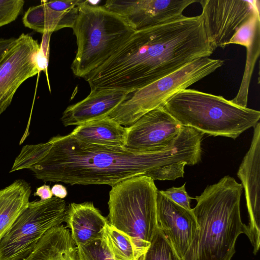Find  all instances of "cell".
Segmentation results:
<instances>
[{
    "label": "cell",
    "mask_w": 260,
    "mask_h": 260,
    "mask_svg": "<svg viewBox=\"0 0 260 260\" xmlns=\"http://www.w3.org/2000/svg\"><path fill=\"white\" fill-rule=\"evenodd\" d=\"M127 127L106 117L78 125L70 134L87 143L125 147Z\"/></svg>",
    "instance_id": "obj_19"
},
{
    "label": "cell",
    "mask_w": 260,
    "mask_h": 260,
    "mask_svg": "<svg viewBox=\"0 0 260 260\" xmlns=\"http://www.w3.org/2000/svg\"><path fill=\"white\" fill-rule=\"evenodd\" d=\"M78 13V5L71 10L62 12L52 7L49 1L29 7L22 17L23 25L43 34L73 26Z\"/></svg>",
    "instance_id": "obj_18"
},
{
    "label": "cell",
    "mask_w": 260,
    "mask_h": 260,
    "mask_svg": "<svg viewBox=\"0 0 260 260\" xmlns=\"http://www.w3.org/2000/svg\"><path fill=\"white\" fill-rule=\"evenodd\" d=\"M40 44L29 34L16 38L0 61V115L10 105L19 86L41 71Z\"/></svg>",
    "instance_id": "obj_10"
},
{
    "label": "cell",
    "mask_w": 260,
    "mask_h": 260,
    "mask_svg": "<svg viewBox=\"0 0 260 260\" xmlns=\"http://www.w3.org/2000/svg\"><path fill=\"white\" fill-rule=\"evenodd\" d=\"M199 3L206 34L214 51L229 45L240 27L259 14V1L199 0Z\"/></svg>",
    "instance_id": "obj_9"
},
{
    "label": "cell",
    "mask_w": 260,
    "mask_h": 260,
    "mask_svg": "<svg viewBox=\"0 0 260 260\" xmlns=\"http://www.w3.org/2000/svg\"><path fill=\"white\" fill-rule=\"evenodd\" d=\"M241 183L229 175L208 186L191 209L198 231L182 260H231L241 234L247 235L240 213Z\"/></svg>",
    "instance_id": "obj_3"
},
{
    "label": "cell",
    "mask_w": 260,
    "mask_h": 260,
    "mask_svg": "<svg viewBox=\"0 0 260 260\" xmlns=\"http://www.w3.org/2000/svg\"><path fill=\"white\" fill-rule=\"evenodd\" d=\"M157 191L151 178L140 175L114 185L109 192V224L129 237L138 259L157 229Z\"/></svg>",
    "instance_id": "obj_6"
},
{
    "label": "cell",
    "mask_w": 260,
    "mask_h": 260,
    "mask_svg": "<svg viewBox=\"0 0 260 260\" xmlns=\"http://www.w3.org/2000/svg\"><path fill=\"white\" fill-rule=\"evenodd\" d=\"M185 185V183L179 187H173L160 191L173 202L187 210H191L190 203L192 198L186 192Z\"/></svg>",
    "instance_id": "obj_28"
},
{
    "label": "cell",
    "mask_w": 260,
    "mask_h": 260,
    "mask_svg": "<svg viewBox=\"0 0 260 260\" xmlns=\"http://www.w3.org/2000/svg\"><path fill=\"white\" fill-rule=\"evenodd\" d=\"M24 3L23 0H0V27L15 21Z\"/></svg>",
    "instance_id": "obj_27"
},
{
    "label": "cell",
    "mask_w": 260,
    "mask_h": 260,
    "mask_svg": "<svg viewBox=\"0 0 260 260\" xmlns=\"http://www.w3.org/2000/svg\"><path fill=\"white\" fill-rule=\"evenodd\" d=\"M76 248L78 260H114L103 238Z\"/></svg>",
    "instance_id": "obj_25"
},
{
    "label": "cell",
    "mask_w": 260,
    "mask_h": 260,
    "mask_svg": "<svg viewBox=\"0 0 260 260\" xmlns=\"http://www.w3.org/2000/svg\"><path fill=\"white\" fill-rule=\"evenodd\" d=\"M182 127L164 107L155 109L127 127L125 147L144 152L162 150L173 143Z\"/></svg>",
    "instance_id": "obj_12"
},
{
    "label": "cell",
    "mask_w": 260,
    "mask_h": 260,
    "mask_svg": "<svg viewBox=\"0 0 260 260\" xmlns=\"http://www.w3.org/2000/svg\"><path fill=\"white\" fill-rule=\"evenodd\" d=\"M34 196L40 197L41 200L42 201L48 200L53 197L50 186L47 185H43L37 188Z\"/></svg>",
    "instance_id": "obj_29"
},
{
    "label": "cell",
    "mask_w": 260,
    "mask_h": 260,
    "mask_svg": "<svg viewBox=\"0 0 260 260\" xmlns=\"http://www.w3.org/2000/svg\"><path fill=\"white\" fill-rule=\"evenodd\" d=\"M52 144L46 143L23 146L16 157L10 173L23 169H29L47 155Z\"/></svg>",
    "instance_id": "obj_24"
},
{
    "label": "cell",
    "mask_w": 260,
    "mask_h": 260,
    "mask_svg": "<svg viewBox=\"0 0 260 260\" xmlns=\"http://www.w3.org/2000/svg\"><path fill=\"white\" fill-rule=\"evenodd\" d=\"M103 239L114 260H138L128 236L108 224Z\"/></svg>",
    "instance_id": "obj_22"
},
{
    "label": "cell",
    "mask_w": 260,
    "mask_h": 260,
    "mask_svg": "<svg viewBox=\"0 0 260 260\" xmlns=\"http://www.w3.org/2000/svg\"><path fill=\"white\" fill-rule=\"evenodd\" d=\"M185 162H178L160 166L146 172L145 175L154 180H175L183 177Z\"/></svg>",
    "instance_id": "obj_26"
},
{
    "label": "cell",
    "mask_w": 260,
    "mask_h": 260,
    "mask_svg": "<svg viewBox=\"0 0 260 260\" xmlns=\"http://www.w3.org/2000/svg\"><path fill=\"white\" fill-rule=\"evenodd\" d=\"M66 204L52 197L29 202L0 240V260H23L44 234L64 222Z\"/></svg>",
    "instance_id": "obj_8"
},
{
    "label": "cell",
    "mask_w": 260,
    "mask_h": 260,
    "mask_svg": "<svg viewBox=\"0 0 260 260\" xmlns=\"http://www.w3.org/2000/svg\"><path fill=\"white\" fill-rule=\"evenodd\" d=\"M214 50L201 15L135 31L105 62L84 78L90 90L131 92Z\"/></svg>",
    "instance_id": "obj_1"
},
{
    "label": "cell",
    "mask_w": 260,
    "mask_h": 260,
    "mask_svg": "<svg viewBox=\"0 0 260 260\" xmlns=\"http://www.w3.org/2000/svg\"><path fill=\"white\" fill-rule=\"evenodd\" d=\"M51 190L54 197L60 199H64L68 194L66 188L60 184L54 185L51 189Z\"/></svg>",
    "instance_id": "obj_31"
},
{
    "label": "cell",
    "mask_w": 260,
    "mask_h": 260,
    "mask_svg": "<svg viewBox=\"0 0 260 260\" xmlns=\"http://www.w3.org/2000/svg\"><path fill=\"white\" fill-rule=\"evenodd\" d=\"M199 0H109L104 7L122 17L135 31L183 18L184 10Z\"/></svg>",
    "instance_id": "obj_11"
},
{
    "label": "cell",
    "mask_w": 260,
    "mask_h": 260,
    "mask_svg": "<svg viewBox=\"0 0 260 260\" xmlns=\"http://www.w3.org/2000/svg\"><path fill=\"white\" fill-rule=\"evenodd\" d=\"M23 260H78L77 248L67 235L49 236L40 240Z\"/></svg>",
    "instance_id": "obj_21"
},
{
    "label": "cell",
    "mask_w": 260,
    "mask_h": 260,
    "mask_svg": "<svg viewBox=\"0 0 260 260\" xmlns=\"http://www.w3.org/2000/svg\"><path fill=\"white\" fill-rule=\"evenodd\" d=\"M157 228L169 240L182 260L198 231L192 210H187L158 190L156 197Z\"/></svg>",
    "instance_id": "obj_14"
},
{
    "label": "cell",
    "mask_w": 260,
    "mask_h": 260,
    "mask_svg": "<svg viewBox=\"0 0 260 260\" xmlns=\"http://www.w3.org/2000/svg\"><path fill=\"white\" fill-rule=\"evenodd\" d=\"M16 38H0V61Z\"/></svg>",
    "instance_id": "obj_30"
},
{
    "label": "cell",
    "mask_w": 260,
    "mask_h": 260,
    "mask_svg": "<svg viewBox=\"0 0 260 260\" xmlns=\"http://www.w3.org/2000/svg\"><path fill=\"white\" fill-rule=\"evenodd\" d=\"M30 193L29 184L21 179L0 189V240L27 207Z\"/></svg>",
    "instance_id": "obj_20"
},
{
    "label": "cell",
    "mask_w": 260,
    "mask_h": 260,
    "mask_svg": "<svg viewBox=\"0 0 260 260\" xmlns=\"http://www.w3.org/2000/svg\"><path fill=\"white\" fill-rule=\"evenodd\" d=\"M130 93L113 89L90 91L84 99L66 109L61 117L62 123L64 126H78L108 117Z\"/></svg>",
    "instance_id": "obj_15"
},
{
    "label": "cell",
    "mask_w": 260,
    "mask_h": 260,
    "mask_svg": "<svg viewBox=\"0 0 260 260\" xmlns=\"http://www.w3.org/2000/svg\"><path fill=\"white\" fill-rule=\"evenodd\" d=\"M223 63V60L209 57L195 60L130 93L108 117L124 127H129L146 113L164 107L176 93L211 74Z\"/></svg>",
    "instance_id": "obj_7"
},
{
    "label": "cell",
    "mask_w": 260,
    "mask_h": 260,
    "mask_svg": "<svg viewBox=\"0 0 260 260\" xmlns=\"http://www.w3.org/2000/svg\"><path fill=\"white\" fill-rule=\"evenodd\" d=\"M250 148L239 168L237 176L245 191L249 215L247 235L256 254L260 246V123L253 127Z\"/></svg>",
    "instance_id": "obj_13"
},
{
    "label": "cell",
    "mask_w": 260,
    "mask_h": 260,
    "mask_svg": "<svg viewBox=\"0 0 260 260\" xmlns=\"http://www.w3.org/2000/svg\"><path fill=\"white\" fill-rule=\"evenodd\" d=\"M72 28L77 51L71 68L80 78L105 62L135 32L117 14L87 1H82L78 5Z\"/></svg>",
    "instance_id": "obj_5"
},
{
    "label": "cell",
    "mask_w": 260,
    "mask_h": 260,
    "mask_svg": "<svg viewBox=\"0 0 260 260\" xmlns=\"http://www.w3.org/2000/svg\"><path fill=\"white\" fill-rule=\"evenodd\" d=\"M138 260H182L158 228L146 251Z\"/></svg>",
    "instance_id": "obj_23"
},
{
    "label": "cell",
    "mask_w": 260,
    "mask_h": 260,
    "mask_svg": "<svg viewBox=\"0 0 260 260\" xmlns=\"http://www.w3.org/2000/svg\"><path fill=\"white\" fill-rule=\"evenodd\" d=\"M164 108L182 126L233 139L254 127L260 119L259 111L240 107L222 96L187 88L172 96Z\"/></svg>",
    "instance_id": "obj_4"
},
{
    "label": "cell",
    "mask_w": 260,
    "mask_h": 260,
    "mask_svg": "<svg viewBox=\"0 0 260 260\" xmlns=\"http://www.w3.org/2000/svg\"><path fill=\"white\" fill-rule=\"evenodd\" d=\"M64 222L77 246L102 239L105 228L109 224L107 218L91 202L70 204L66 208Z\"/></svg>",
    "instance_id": "obj_16"
},
{
    "label": "cell",
    "mask_w": 260,
    "mask_h": 260,
    "mask_svg": "<svg viewBox=\"0 0 260 260\" xmlns=\"http://www.w3.org/2000/svg\"><path fill=\"white\" fill-rule=\"evenodd\" d=\"M46 156L29 169L45 182L72 185L106 184L113 186L128 178L144 175L153 169L183 161V150L174 142L154 152L87 143L71 134L52 137Z\"/></svg>",
    "instance_id": "obj_2"
},
{
    "label": "cell",
    "mask_w": 260,
    "mask_h": 260,
    "mask_svg": "<svg viewBox=\"0 0 260 260\" xmlns=\"http://www.w3.org/2000/svg\"><path fill=\"white\" fill-rule=\"evenodd\" d=\"M234 44L243 46L246 48V58L238 92L230 101L240 107H247L250 82L260 53L259 14L254 15L240 27L230 40V44Z\"/></svg>",
    "instance_id": "obj_17"
}]
</instances>
